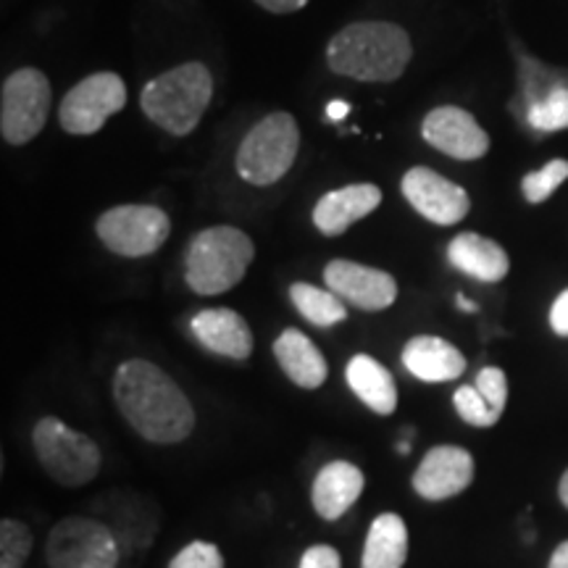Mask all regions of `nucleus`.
Wrapping results in <instances>:
<instances>
[{
	"label": "nucleus",
	"instance_id": "14",
	"mask_svg": "<svg viewBox=\"0 0 568 568\" xmlns=\"http://www.w3.org/2000/svg\"><path fill=\"white\" fill-rule=\"evenodd\" d=\"M474 481V458L471 453L458 445H437L418 464L414 479L416 495L429 503L450 500L464 493Z\"/></svg>",
	"mask_w": 568,
	"mask_h": 568
},
{
	"label": "nucleus",
	"instance_id": "23",
	"mask_svg": "<svg viewBox=\"0 0 568 568\" xmlns=\"http://www.w3.org/2000/svg\"><path fill=\"white\" fill-rule=\"evenodd\" d=\"M290 301H293L297 314H301L305 322L322 326V329L335 326L347 318L343 297L332 293V290L314 287V284L308 282H295L293 287H290Z\"/></svg>",
	"mask_w": 568,
	"mask_h": 568
},
{
	"label": "nucleus",
	"instance_id": "11",
	"mask_svg": "<svg viewBox=\"0 0 568 568\" xmlns=\"http://www.w3.org/2000/svg\"><path fill=\"white\" fill-rule=\"evenodd\" d=\"M403 195L416 209L426 222L439 226H453L464 222L468 209H471V197L460 184L445 180L443 174L432 172L426 166L408 169L400 184Z\"/></svg>",
	"mask_w": 568,
	"mask_h": 568
},
{
	"label": "nucleus",
	"instance_id": "9",
	"mask_svg": "<svg viewBox=\"0 0 568 568\" xmlns=\"http://www.w3.org/2000/svg\"><path fill=\"white\" fill-rule=\"evenodd\" d=\"M95 232L111 253L124 258H145L166 243L172 222L155 205H113L98 219Z\"/></svg>",
	"mask_w": 568,
	"mask_h": 568
},
{
	"label": "nucleus",
	"instance_id": "6",
	"mask_svg": "<svg viewBox=\"0 0 568 568\" xmlns=\"http://www.w3.org/2000/svg\"><path fill=\"white\" fill-rule=\"evenodd\" d=\"M32 445L42 468L61 487H84L101 474V447L61 418L45 416L34 424Z\"/></svg>",
	"mask_w": 568,
	"mask_h": 568
},
{
	"label": "nucleus",
	"instance_id": "18",
	"mask_svg": "<svg viewBox=\"0 0 568 568\" xmlns=\"http://www.w3.org/2000/svg\"><path fill=\"white\" fill-rule=\"evenodd\" d=\"M403 366L410 376L426 385L458 379L466 372V358L456 345L435 335L410 337L403 347Z\"/></svg>",
	"mask_w": 568,
	"mask_h": 568
},
{
	"label": "nucleus",
	"instance_id": "15",
	"mask_svg": "<svg viewBox=\"0 0 568 568\" xmlns=\"http://www.w3.org/2000/svg\"><path fill=\"white\" fill-rule=\"evenodd\" d=\"M382 203V190L372 182L347 184V187L326 193L314 209V226L324 237H337L355 222L366 219Z\"/></svg>",
	"mask_w": 568,
	"mask_h": 568
},
{
	"label": "nucleus",
	"instance_id": "5",
	"mask_svg": "<svg viewBox=\"0 0 568 568\" xmlns=\"http://www.w3.org/2000/svg\"><path fill=\"white\" fill-rule=\"evenodd\" d=\"M301 151V126L293 113H268L245 134L237 148V174L255 187L280 182Z\"/></svg>",
	"mask_w": 568,
	"mask_h": 568
},
{
	"label": "nucleus",
	"instance_id": "33",
	"mask_svg": "<svg viewBox=\"0 0 568 568\" xmlns=\"http://www.w3.org/2000/svg\"><path fill=\"white\" fill-rule=\"evenodd\" d=\"M347 113H351V103H345V101L326 103V119H329V122H343Z\"/></svg>",
	"mask_w": 568,
	"mask_h": 568
},
{
	"label": "nucleus",
	"instance_id": "10",
	"mask_svg": "<svg viewBox=\"0 0 568 568\" xmlns=\"http://www.w3.org/2000/svg\"><path fill=\"white\" fill-rule=\"evenodd\" d=\"M126 105V84L113 71L84 77L59 105V122L69 134H95Z\"/></svg>",
	"mask_w": 568,
	"mask_h": 568
},
{
	"label": "nucleus",
	"instance_id": "35",
	"mask_svg": "<svg viewBox=\"0 0 568 568\" xmlns=\"http://www.w3.org/2000/svg\"><path fill=\"white\" fill-rule=\"evenodd\" d=\"M456 303H458L460 311H468V314H474V311H477V303H471V301H468V297H464V295H458Z\"/></svg>",
	"mask_w": 568,
	"mask_h": 568
},
{
	"label": "nucleus",
	"instance_id": "19",
	"mask_svg": "<svg viewBox=\"0 0 568 568\" xmlns=\"http://www.w3.org/2000/svg\"><path fill=\"white\" fill-rule=\"evenodd\" d=\"M447 261L471 280L495 284L506 280L510 261L495 240L481 237L477 232H464L447 245Z\"/></svg>",
	"mask_w": 568,
	"mask_h": 568
},
{
	"label": "nucleus",
	"instance_id": "12",
	"mask_svg": "<svg viewBox=\"0 0 568 568\" xmlns=\"http://www.w3.org/2000/svg\"><path fill=\"white\" fill-rule=\"evenodd\" d=\"M326 290L343 297L361 311H387L397 301V282L382 268L355 264V261L335 258L324 268Z\"/></svg>",
	"mask_w": 568,
	"mask_h": 568
},
{
	"label": "nucleus",
	"instance_id": "7",
	"mask_svg": "<svg viewBox=\"0 0 568 568\" xmlns=\"http://www.w3.org/2000/svg\"><path fill=\"white\" fill-rule=\"evenodd\" d=\"M122 556L116 535L95 516L61 518L45 542L51 568H116Z\"/></svg>",
	"mask_w": 568,
	"mask_h": 568
},
{
	"label": "nucleus",
	"instance_id": "27",
	"mask_svg": "<svg viewBox=\"0 0 568 568\" xmlns=\"http://www.w3.org/2000/svg\"><path fill=\"white\" fill-rule=\"evenodd\" d=\"M453 406H456L458 416L471 426H495L500 422V416L487 406V400L474 385L458 387L456 395H453Z\"/></svg>",
	"mask_w": 568,
	"mask_h": 568
},
{
	"label": "nucleus",
	"instance_id": "24",
	"mask_svg": "<svg viewBox=\"0 0 568 568\" xmlns=\"http://www.w3.org/2000/svg\"><path fill=\"white\" fill-rule=\"evenodd\" d=\"M32 531L17 518L0 521V568H24L32 556Z\"/></svg>",
	"mask_w": 568,
	"mask_h": 568
},
{
	"label": "nucleus",
	"instance_id": "25",
	"mask_svg": "<svg viewBox=\"0 0 568 568\" xmlns=\"http://www.w3.org/2000/svg\"><path fill=\"white\" fill-rule=\"evenodd\" d=\"M527 116L537 132L568 130V88H552L548 95L529 105Z\"/></svg>",
	"mask_w": 568,
	"mask_h": 568
},
{
	"label": "nucleus",
	"instance_id": "3",
	"mask_svg": "<svg viewBox=\"0 0 568 568\" xmlns=\"http://www.w3.org/2000/svg\"><path fill=\"white\" fill-rule=\"evenodd\" d=\"M213 95V77L205 63L187 61L163 71L142 88V113L163 132L184 138L201 124Z\"/></svg>",
	"mask_w": 568,
	"mask_h": 568
},
{
	"label": "nucleus",
	"instance_id": "31",
	"mask_svg": "<svg viewBox=\"0 0 568 568\" xmlns=\"http://www.w3.org/2000/svg\"><path fill=\"white\" fill-rule=\"evenodd\" d=\"M550 326L560 337H568V290L556 297L550 308Z\"/></svg>",
	"mask_w": 568,
	"mask_h": 568
},
{
	"label": "nucleus",
	"instance_id": "17",
	"mask_svg": "<svg viewBox=\"0 0 568 568\" xmlns=\"http://www.w3.org/2000/svg\"><path fill=\"white\" fill-rule=\"evenodd\" d=\"M366 477L351 460H332L316 474L311 487V503L324 521H339L364 495Z\"/></svg>",
	"mask_w": 568,
	"mask_h": 568
},
{
	"label": "nucleus",
	"instance_id": "22",
	"mask_svg": "<svg viewBox=\"0 0 568 568\" xmlns=\"http://www.w3.org/2000/svg\"><path fill=\"white\" fill-rule=\"evenodd\" d=\"M408 560V527L397 514H379L368 527L361 568H403Z\"/></svg>",
	"mask_w": 568,
	"mask_h": 568
},
{
	"label": "nucleus",
	"instance_id": "34",
	"mask_svg": "<svg viewBox=\"0 0 568 568\" xmlns=\"http://www.w3.org/2000/svg\"><path fill=\"white\" fill-rule=\"evenodd\" d=\"M548 568H568V542H560L556 552H552Z\"/></svg>",
	"mask_w": 568,
	"mask_h": 568
},
{
	"label": "nucleus",
	"instance_id": "30",
	"mask_svg": "<svg viewBox=\"0 0 568 568\" xmlns=\"http://www.w3.org/2000/svg\"><path fill=\"white\" fill-rule=\"evenodd\" d=\"M297 568H343V558L332 545H314L303 552Z\"/></svg>",
	"mask_w": 568,
	"mask_h": 568
},
{
	"label": "nucleus",
	"instance_id": "21",
	"mask_svg": "<svg viewBox=\"0 0 568 568\" xmlns=\"http://www.w3.org/2000/svg\"><path fill=\"white\" fill-rule=\"evenodd\" d=\"M345 379L347 387L353 389L355 397L364 403L366 408H372L376 416H393L397 408V387L393 374L387 366H382L379 361L372 355L358 353L347 361L345 366Z\"/></svg>",
	"mask_w": 568,
	"mask_h": 568
},
{
	"label": "nucleus",
	"instance_id": "32",
	"mask_svg": "<svg viewBox=\"0 0 568 568\" xmlns=\"http://www.w3.org/2000/svg\"><path fill=\"white\" fill-rule=\"evenodd\" d=\"M253 3H258L261 9L272 13H295L301 11L303 6H308V0H253Z\"/></svg>",
	"mask_w": 568,
	"mask_h": 568
},
{
	"label": "nucleus",
	"instance_id": "1",
	"mask_svg": "<svg viewBox=\"0 0 568 568\" xmlns=\"http://www.w3.org/2000/svg\"><path fill=\"white\" fill-rule=\"evenodd\" d=\"M113 400L126 424L153 445H176L195 429V408L180 385L151 361L130 358L113 374Z\"/></svg>",
	"mask_w": 568,
	"mask_h": 568
},
{
	"label": "nucleus",
	"instance_id": "20",
	"mask_svg": "<svg viewBox=\"0 0 568 568\" xmlns=\"http://www.w3.org/2000/svg\"><path fill=\"white\" fill-rule=\"evenodd\" d=\"M274 358L282 372L303 389H318L329 376L322 351L301 329H284L274 339Z\"/></svg>",
	"mask_w": 568,
	"mask_h": 568
},
{
	"label": "nucleus",
	"instance_id": "16",
	"mask_svg": "<svg viewBox=\"0 0 568 568\" xmlns=\"http://www.w3.org/2000/svg\"><path fill=\"white\" fill-rule=\"evenodd\" d=\"M190 329L205 351L232 361H245L253 353V332L237 311L205 308L193 316Z\"/></svg>",
	"mask_w": 568,
	"mask_h": 568
},
{
	"label": "nucleus",
	"instance_id": "36",
	"mask_svg": "<svg viewBox=\"0 0 568 568\" xmlns=\"http://www.w3.org/2000/svg\"><path fill=\"white\" fill-rule=\"evenodd\" d=\"M558 495H560V500H564V506L568 508V471L564 474V479H560V485H558Z\"/></svg>",
	"mask_w": 568,
	"mask_h": 568
},
{
	"label": "nucleus",
	"instance_id": "8",
	"mask_svg": "<svg viewBox=\"0 0 568 568\" xmlns=\"http://www.w3.org/2000/svg\"><path fill=\"white\" fill-rule=\"evenodd\" d=\"M51 113V82L40 69L24 67L6 77L0 92V132L9 145L38 138Z\"/></svg>",
	"mask_w": 568,
	"mask_h": 568
},
{
	"label": "nucleus",
	"instance_id": "29",
	"mask_svg": "<svg viewBox=\"0 0 568 568\" xmlns=\"http://www.w3.org/2000/svg\"><path fill=\"white\" fill-rule=\"evenodd\" d=\"M169 568H224V556L213 542L195 539L176 552Z\"/></svg>",
	"mask_w": 568,
	"mask_h": 568
},
{
	"label": "nucleus",
	"instance_id": "13",
	"mask_svg": "<svg viewBox=\"0 0 568 568\" xmlns=\"http://www.w3.org/2000/svg\"><path fill=\"white\" fill-rule=\"evenodd\" d=\"M422 138L439 153L456 161H477L489 151V134L471 113L458 105H439L426 113Z\"/></svg>",
	"mask_w": 568,
	"mask_h": 568
},
{
	"label": "nucleus",
	"instance_id": "28",
	"mask_svg": "<svg viewBox=\"0 0 568 568\" xmlns=\"http://www.w3.org/2000/svg\"><path fill=\"white\" fill-rule=\"evenodd\" d=\"M474 387H477L479 395L485 397L487 406L493 408L497 416H503V410H506V400H508L506 372L497 366L481 368V372L477 374V382H474Z\"/></svg>",
	"mask_w": 568,
	"mask_h": 568
},
{
	"label": "nucleus",
	"instance_id": "2",
	"mask_svg": "<svg viewBox=\"0 0 568 568\" xmlns=\"http://www.w3.org/2000/svg\"><path fill=\"white\" fill-rule=\"evenodd\" d=\"M410 34L393 21H355L326 45V67L358 82H395L408 69Z\"/></svg>",
	"mask_w": 568,
	"mask_h": 568
},
{
	"label": "nucleus",
	"instance_id": "4",
	"mask_svg": "<svg viewBox=\"0 0 568 568\" xmlns=\"http://www.w3.org/2000/svg\"><path fill=\"white\" fill-rule=\"evenodd\" d=\"M255 258V245L243 230L222 224L209 226L190 240L184 253V280L197 295L230 293L243 282Z\"/></svg>",
	"mask_w": 568,
	"mask_h": 568
},
{
	"label": "nucleus",
	"instance_id": "26",
	"mask_svg": "<svg viewBox=\"0 0 568 568\" xmlns=\"http://www.w3.org/2000/svg\"><path fill=\"white\" fill-rule=\"evenodd\" d=\"M566 180H568V161H564V159L550 161L548 166L537 169V172H529L527 176H524L521 180L524 197L535 205L545 203Z\"/></svg>",
	"mask_w": 568,
	"mask_h": 568
}]
</instances>
